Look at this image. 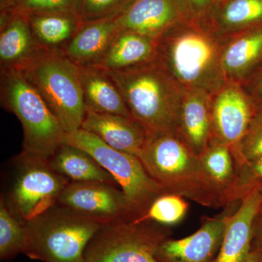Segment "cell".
Listing matches in <instances>:
<instances>
[{
  "label": "cell",
  "mask_w": 262,
  "mask_h": 262,
  "mask_svg": "<svg viewBox=\"0 0 262 262\" xmlns=\"http://www.w3.org/2000/svg\"><path fill=\"white\" fill-rule=\"evenodd\" d=\"M226 41L205 22L185 20L158 38L155 61L185 92L211 95L226 82Z\"/></svg>",
  "instance_id": "obj_1"
},
{
  "label": "cell",
  "mask_w": 262,
  "mask_h": 262,
  "mask_svg": "<svg viewBox=\"0 0 262 262\" xmlns=\"http://www.w3.org/2000/svg\"><path fill=\"white\" fill-rule=\"evenodd\" d=\"M138 158L165 193L208 208L223 207L203 173L199 155L178 130L148 132Z\"/></svg>",
  "instance_id": "obj_2"
},
{
  "label": "cell",
  "mask_w": 262,
  "mask_h": 262,
  "mask_svg": "<svg viewBox=\"0 0 262 262\" xmlns=\"http://www.w3.org/2000/svg\"><path fill=\"white\" fill-rule=\"evenodd\" d=\"M108 73L131 116L147 132L177 130L186 92L156 61Z\"/></svg>",
  "instance_id": "obj_3"
},
{
  "label": "cell",
  "mask_w": 262,
  "mask_h": 262,
  "mask_svg": "<svg viewBox=\"0 0 262 262\" xmlns=\"http://www.w3.org/2000/svg\"><path fill=\"white\" fill-rule=\"evenodd\" d=\"M102 225L56 204L26 223L24 254L44 262H84L86 247Z\"/></svg>",
  "instance_id": "obj_4"
},
{
  "label": "cell",
  "mask_w": 262,
  "mask_h": 262,
  "mask_svg": "<svg viewBox=\"0 0 262 262\" xmlns=\"http://www.w3.org/2000/svg\"><path fill=\"white\" fill-rule=\"evenodd\" d=\"M1 103L24 130L25 152L49 158L64 143L65 132L37 89L18 70L1 71Z\"/></svg>",
  "instance_id": "obj_5"
},
{
  "label": "cell",
  "mask_w": 262,
  "mask_h": 262,
  "mask_svg": "<svg viewBox=\"0 0 262 262\" xmlns=\"http://www.w3.org/2000/svg\"><path fill=\"white\" fill-rule=\"evenodd\" d=\"M20 72L42 96L65 134L81 128L87 108L78 66L61 51H44Z\"/></svg>",
  "instance_id": "obj_6"
},
{
  "label": "cell",
  "mask_w": 262,
  "mask_h": 262,
  "mask_svg": "<svg viewBox=\"0 0 262 262\" xmlns=\"http://www.w3.org/2000/svg\"><path fill=\"white\" fill-rule=\"evenodd\" d=\"M8 168L2 196L24 223L56 206L70 183L51 168L48 158L23 151L10 160Z\"/></svg>",
  "instance_id": "obj_7"
},
{
  "label": "cell",
  "mask_w": 262,
  "mask_h": 262,
  "mask_svg": "<svg viewBox=\"0 0 262 262\" xmlns=\"http://www.w3.org/2000/svg\"><path fill=\"white\" fill-rule=\"evenodd\" d=\"M170 234L166 226L152 222L106 224L88 244L84 262H158L156 253Z\"/></svg>",
  "instance_id": "obj_8"
},
{
  "label": "cell",
  "mask_w": 262,
  "mask_h": 262,
  "mask_svg": "<svg viewBox=\"0 0 262 262\" xmlns=\"http://www.w3.org/2000/svg\"><path fill=\"white\" fill-rule=\"evenodd\" d=\"M64 143L87 151L113 176L135 208L137 216L165 193L146 172L139 158L114 149L91 133L80 128L66 134Z\"/></svg>",
  "instance_id": "obj_9"
},
{
  "label": "cell",
  "mask_w": 262,
  "mask_h": 262,
  "mask_svg": "<svg viewBox=\"0 0 262 262\" xmlns=\"http://www.w3.org/2000/svg\"><path fill=\"white\" fill-rule=\"evenodd\" d=\"M57 205L103 225L137 216L121 188L108 183L70 182Z\"/></svg>",
  "instance_id": "obj_10"
},
{
  "label": "cell",
  "mask_w": 262,
  "mask_h": 262,
  "mask_svg": "<svg viewBox=\"0 0 262 262\" xmlns=\"http://www.w3.org/2000/svg\"><path fill=\"white\" fill-rule=\"evenodd\" d=\"M212 139L229 146L233 155L257 112L244 86L226 81L211 95Z\"/></svg>",
  "instance_id": "obj_11"
},
{
  "label": "cell",
  "mask_w": 262,
  "mask_h": 262,
  "mask_svg": "<svg viewBox=\"0 0 262 262\" xmlns=\"http://www.w3.org/2000/svg\"><path fill=\"white\" fill-rule=\"evenodd\" d=\"M236 203L226 206L225 211L216 216L203 219L200 229L191 235L164 241L155 256L157 261L213 262L220 251L229 217L238 206Z\"/></svg>",
  "instance_id": "obj_12"
},
{
  "label": "cell",
  "mask_w": 262,
  "mask_h": 262,
  "mask_svg": "<svg viewBox=\"0 0 262 262\" xmlns=\"http://www.w3.org/2000/svg\"><path fill=\"white\" fill-rule=\"evenodd\" d=\"M187 20L181 0H134L120 15L121 29L156 39Z\"/></svg>",
  "instance_id": "obj_13"
},
{
  "label": "cell",
  "mask_w": 262,
  "mask_h": 262,
  "mask_svg": "<svg viewBox=\"0 0 262 262\" xmlns=\"http://www.w3.org/2000/svg\"><path fill=\"white\" fill-rule=\"evenodd\" d=\"M262 207V193L253 189L229 217L223 241L213 262H244L251 252L253 227Z\"/></svg>",
  "instance_id": "obj_14"
},
{
  "label": "cell",
  "mask_w": 262,
  "mask_h": 262,
  "mask_svg": "<svg viewBox=\"0 0 262 262\" xmlns=\"http://www.w3.org/2000/svg\"><path fill=\"white\" fill-rule=\"evenodd\" d=\"M81 128L97 136L114 149L139 156L147 130L133 117L86 110Z\"/></svg>",
  "instance_id": "obj_15"
},
{
  "label": "cell",
  "mask_w": 262,
  "mask_h": 262,
  "mask_svg": "<svg viewBox=\"0 0 262 262\" xmlns=\"http://www.w3.org/2000/svg\"><path fill=\"white\" fill-rule=\"evenodd\" d=\"M120 15L82 23L61 51L78 67L98 65L121 29Z\"/></svg>",
  "instance_id": "obj_16"
},
{
  "label": "cell",
  "mask_w": 262,
  "mask_h": 262,
  "mask_svg": "<svg viewBox=\"0 0 262 262\" xmlns=\"http://www.w3.org/2000/svg\"><path fill=\"white\" fill-rule=\"evenodd\" d=\"M262 67V27L227 37L222 70L226 81L244 84Z\"/></svg>",
  "instance_id": "obj_17"
},
{
  "label": "cell",
  "mask_w": 262,
  "mask_h": 262,
  "mask_svg": "<svg viewBox=\"0 0 262 262\" xmlns=\"http://www.w3.org/2000/svg\"><path fill=\"white\" fill-rule=\"evenodd\" d=\"M43 52L25 15L10 14V18L0 25L1 71H22Z\"/></svg>",
  "instance_id": "obj_18"
},
{
  "label": "cell",
  "mask_w": 262,
  "mask_h": 262,
  "mask_svg": "<svg viewBox=\"0 0 262 262\" xmlns=\"http://www.w3.org/2000/svg\"><path fill=\"white\" fill-rule=\"evenodd\" d=\"M158 39L121 29L97 66L108 72L133 68L155 61Z\"/></svg>",
  "instance_id": "obj_19"
},
{
  "label": "cell",
  "mask_w": 262,
  "mask_h": 262,
  "mask_svg": "<svg viewBox=\"0 0 262 262\" xmlns=\"http://www.w3.org/2000/svg\"><path fill=\"white\" fill-rule=\"evenodd\" d=\"M87 110L132 117L125 99L108 71L97 65L79 67Z\"/></svg>",
  "instance_id": "obj_20"
},
{
  "label": "cell",
  "mask_w": 262,
  "mask_h": 262,
  "mask_svg": "<svg viewBox=\"0 0 262 262\" xmlns=\"http://www.w3.org/2000/svg\"><path fill=\"white\" fill-rule=\"evenodd\" d=\"M210 98L206 93L187 91L181 106L177 130L198 155L212 139Z\"/></svg>",
  "instance_id": "obj_21"
},
{
  "label": "cell",
  "mask_w": 262,
  "mask_h": 262,
  "mask_svg": "<svg viewBox=\"0 0 262 262\" xmlns=\"http://www.w3.org/2000/svg\"><path fill=\"white\" fill-rule=\"evenodd\" d=\"M199 158L203 173L222 206L234 203L233 192L238 168L230 148L211 141L199 155Z\"/></svg>",
  "instance_id": "obj_22"
},
{
  "label": "cell",
  "mask_w": 262,
  "mask_h": 262,
  "mask_svg": "<svg viewBox=\"0 0 262 262\" xmlns=\"http://www.w3.org/2000/svg\"><path fill=\"white\" fill-rule=\"evenodd\" d=\"M205 23L226 38L262 27V0H220Z\"/></svg>",
  "instance_id": "obj_23"
},
{
  "label": "cell",
  "mask_w": 262,
  "mask_h": 262,
  "mask_svg": "<svg viewBox=\"0 0 262 262\" xmlns=\"http://www.w3.org/2000/svg\"><path fill=\"white\" fill-rule=\"evenodd\" d=\"M34 39L44 51H61L80 29L75 10H58L27 15Z\"/></svg>",
  "instance_id": "obj_24"
},
{
  "label": "cell",
  "mask_w": 262,
  "mask_h": 262,
  "mask_svg": "<svg viewBox=\"0 0 262 262\" xmlns=\"http://www.w3.org/2000/svg\"><path fill=\"white\" fill-rule=\"evenodd\" d=\"M48 160L51 168L70 182H103L118 185L113 176L89 153L77 146L63 143Z\"/></svg>",
  "instance_id": "obj_25"
},
{
  "label": "cell",
  "mask_w": 262,
  "mask_h": 262,
  "mask_svg": "<svg viewBox=\"0 0 262 262\" xmlns=\"http://www.w3.org/2000/svg\"><path fill=\"white\" fill-rule=\"evenodd\" d=\"M27 243L26 223L22 222L7 204L0 199V259L8 261L25 252Z\"/></svg>",
  "instance_id": "obj_26"
},
{
  "label": "cell",
  "mask_w": 262,
  "mask_h": 262,
  "mask_svg": "<svg viewBox=\"0 0 262 262\" xmlns=\"http://www.w3.org/2000/svg\"><path fill=\"white\" fill-rule=\"evenodd\" d=\"M189 210V203L179 194L164 193L150 204L142 214L132 220L135 222H152L160 225H177L184 220Z\"/></svg>",
  "instance_id": "obj_27"
},
{
  "label": "cell",
  "mask_w": 262,
  "mask_h": 262,
  "mask_svg": "<svg viewBox=\"0 0 262 262\" xmlns=\"http://www.w3.org/2000/svg\"><path fill=\"white\" fill-rule=\"evenodd\" d=\"M134 0H75V8L81 21H94L122 13Z\"/></svg>",
  "instance_id": "obj_28"
},
{
  "label": "cell",
  "mask_w": 262,
  "mask_h": 262,
  "mask_svg": "<svg viewBox=\"0 0 262 262\" xmlns=\"http://www.w3.org/2000/svg\"><path fill=\"white\" fill-rule=\"evenodd\" d=\"M75 0H0V11L27 15L75 8Z\"/></svg>",
  "instance_id": "obj_29"
},
{
  "label": "cell",
  "mask_w": 262,
  "mask_h": 262,
  "mask_svg": "<svg viewBox=\"0 0 262 262\" xmlns=\"http://www.w3.org/2000/svg\"><path fill=\"white\" fill-rule=\"evenodd\" d=\"M261 156L262 108H259L253 116L234 157L239 168L246 162Z\"/></svg>",
  "instance_id": "obj_30"
},
{
  "label": "cell",
  "mask_w": 262,
  "mask_h": 262,
  "mask_svg": "<svg viewBox=\"0 0 262 262\" xmlns=\"http://www.w3.org/2000/svg\"><path fill=\"white\" fill-rule=\"evenodd\" d=\"M255 189H258L262 193V156L246 162L239 167L237 182L234 189V203L241 201Z\"/></svg>",
  "instance_id": "obj_31"
},
{
  "label": "cell",
  "mask_w": 262,
  "mask_h": 262,
  "mask_svg": "<svg viewBox=\"0 0 262 262\" xmlns=\"http://www.w3.org/2000/svg\"><path fill=\"white\" fill-rule=\"evenodd\" d=\"M189 20L205 22L220 0H181Z\"/></svg>",
  "instance_id": "obj_32"
},
{
  "label": "cell",
  "mask_w": 262,
  "mask_h": 262,
  "mask_svg": "<svg viewBox=\"0 0 262 262\" xmlns=\"http://www.w3.org/2000/svg\"><path fill=\"white\" fill-rule=\"evenodd\" d=\"M243 86L258 110L262 108V67Z\"/></svg>",
  "instance_id": "obj_33"
},
{
  "label": "cell",
  "mask_w": 262,
  "mask_h": 262,
  "mask_svg": "<svg viewBox=\"0 0 262 262\" xmlns=\"http://www.w3.org/2000/svg\"><path fill=\"white\" fill-rule=\"evenodd\" d=\"M251 250L257 253L262 262V207L253 223Z\"/></svg>",
  "instance_id": "obj_34"
},
{
  "label": "cell",
  "mask_w": 262,
  "mask_h": 262,
  "mask_svg": "<svg viewBox=\"0 0 262 262\" xmlns=\"http://www.w3.org/2000/svg\"><path fill=\"white\" fill-rule=\"evenodd\" d=\"M244 262H261L258 257L257 253L256 251L251 250V252L249 253L247 258H246V261Z\"/></svg>",
  "instance_id": "obj_35"
}]
</instances>
